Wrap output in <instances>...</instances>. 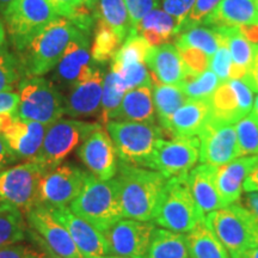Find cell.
<instances>
[{
    "label": "cell",
    "instance_id": "obj_1",
    "mask_svg": "<svg viewBox=\"0 0 258 258\" xmlns=\"http://www.w3.org/2000/svg\"><path fill=\"white\" fill-rule=\"evenodd\" d=\"M114 178L123 218L152 222L163 199L166 177L156 170L118 160Z\"/></svg>",
    "mask_w": 258,
    "mask_h": 258
},
{
    "label": "cell",
    "instance_id": "obj_2",
    "mask_svg": "<svg viewBox=\"0 0 258 258\" xmlns=\"http://www.w3.org/2000/svg\"><path fill=\"white\" fill-rule=\"evenodd\" d=\"M69 207L103 234L123 219L115 178L102 180L92 173H88L82 191Z\"/></svg>",
    "mask_w": 258,
    "mask_h": 258
},
{
    "label": "cell",
    "instance_id": "obj_3",
    "mask_svg": "<svg viewBox=\"0 0 258 258\" xmlns=\"http://www.w3.org/2000/svg\"><path fill=\"white\" fill-rule=\"evenodd\" d=\"M80 30L67 18H56L17 53L28 77L49 73L55 69L67 46Z\"/></svg>",
    "mask_w": 258,
    "mask_h": 258
},
{
    "label": "cell",
    "instance_id": "obj_4",
    "mask_svg": "<svg viewBox=\"0 0 258 258\" xmlns=\"http://www.w3.org/2000/svg\"><path fill=\"white\" fill-rule=\"evenodd\" d=\"M206 215L199 208L188 185L186 175L167 178L163 199L153 224L164 230L188 233Z\"/></svg>",
    "mask_w": 258,
    "mask_h": 258
},
{
    "label": "cell",
    "instance_id": "obj_5",
    "mask_svg": "<svg viewBox=\"0 0 258 258\" xmlns=\"http://www.w3.org/2000/svg\"><path fill=\"white\" fill-rule=\"evenodd\" d=\"M18 118L50 125L64 114V96L44 77H27L18 85Z\"/></svg>",
    "mask_w": 258,
    "mask_h": 258
},
{
    "label": "cell",
    "instance_id": "obj_6",
    "mask_svg": "<svg viewBox=\"0 0 258 258\" xmlns=\"http://www.w3.org/2000/svg\"><path fill=\"white\" fill-rule=\"evenodd\" d=\"M105 129L114 143L118 160L148 169L157 141L163 139V128L145 122L111 120L106 122Z\"/></svg>",
    "mask_w": 258,
    "mask_h": 258
},
{
    "label": "cell",
    "instance_id": "obj_7",
    "mask_svg": "<svg viewBox=\"0 0 258 258\" xmlns=\"http://www.w3.org/2000/svg\"><path fill=\"white\" fill-rule=\"evenodd\" d=\"M59 18L47 0H14L3 12V22L16 53H21L38 32Z\"/></svg>",
    "mask_w": 258,
    "mask_h": 258
},
{
    "label": "cell",
    "instance_id": "obj_8",
    "mask_svg": "<svg viewBox=\"0 0 258 258\" xmlns=\"http://www.w3.org/2000/svg\"><path fill=\"white\" fill-rule=\"evenodd\" d=\"M205 222L228 253L258 244L257 220L240 203L208 213Z\"/></svg>",
    "mask_w": 258,
    "mask_h": 258
},
{
    "label": "cell",
    "instance_id": "obj_9",
    "mask_svg": "<svg viewBox=\"0 0 258 258\" xmlns=\"http://www.w3.org/2000/svg\"><path fill=\"white\" fill-rule=\"evenodd\" d=\"M47 171L48 167L35 158L3 170L0 172V198L15 205L25 214L40 203V183Z\"/></svg>",
    "mask_w": 258,
    "mask_h": 258
},
{
    "label": "cell",
    "instance_id": "obj_10",
    "mask_svg": "<svg viewBox=\"0 0 258 258\" xmlns=\"http://www.w3.org/2000/svg\"><path fill=\"white\" fill-rule=\"evenodd\" d=\"M99 123L74 118H60L48 125L41 151L35 159L53 169L84 143L86 138L99 127Z\"/></svg>",
    "mask_w": 258,
    "mask_h": 258
},
{
    "label": "cell",
    "instance_id": "obj_11",
    "mask_svg": "<svg viewBox=\"0 0 258 258\" xmlns=\"http://www.w3.org/2000/svg\"><path fill=\"white\" fill-rule=\"evenodd\" d=\"M200 159L198 138L159 139L154 147L148 169L156 170L166 178L188 175Z\"/></svg>",
    "mask_w": 258,
    "mask_h": 258
},
{
    "label": "cell",
    "instance_id": "obj_12",
    "mask_svg": "<svg viewBox=\"0 0 258 258\" xmlns=\"http://www.w3.org/2000/svg\"><path fill=\"white\" fill-rule=\"evenodd\" d=\"M91 57L90 36L79 31L70 42L54 69L50 80L60 91H70L77 84L89 78L97 67Z\"/></svg>",
    "mask_w": 258,
    "mask_h": 258
},
{
    "label": "cell",
    "instance_id": "obj_13",
    "mask_svg": "<svg viewBox=\"0 0 258 258\" xmlns=\"http://www.w3.org/2000/svg\"><path fill=\"white\" fill-rule=\"evenodd\" d=\"M88 172L72 164H60L48 170L40 183L38 199L47 207L70 206L82 191Z\"/></svg>",
    "mask_w": 258,
    "mask_h": 258
},
{
    "label": "cell",
    "instance_id": "obj_14",
    "mask_svg": "<svg viewBox=\"0 0 258 258\" xmlns=\"http://www.w3.org/2000/svg\"><path fill=\"white\" fill-rule=\"evenodd\" d=\"M253 101L252 90L241 79L220 83L209 97L211 118L222 123L235 124L252 111Z\"/></svg>",
    "mask_w": 258,
    "mask_h": 258
},
{
    "label": "cell",
    "instance_id": "obj_15",
    "mask_svg": "<svg viewBox=\"0 0 258 258\" xmlns=\"http://www.w3.org/2000/svg\"><path fill=\"white\" fill-rule=\"evenodd\" d=\"M156 225L153 222L121 219L104 235L110 252L122 258H146Z\"/></svg>",
    "mask_w": 258,
    "mask_h": 258
},
{
    "label": "cell",
    "instance_id": "obj_16",
    "mask_svg": "<svg viewBox=\"0 0 258 258\" xmlns=\"http://www.w3.org/2000/svg\"><path fill=\"white\" fill-rule=\"evenodd\" d=\"M198 139L201 163L220 166L240 157L235 124L209 118Z\"/></svg>",
    "mask_w": 258,
    "mask_h": 258
},
{
    "label": "cell",
    "instance_id": "obj_17",
    "mask_svg": "<svg viewBox=\"0 0 258 258\" xmlns=\"http://www.w3.org/2000/svg\"><path fill=\"white\" fill-rule=\"evenodd\" d=\"M32 231L43 240L51 252L60 258H85L78 250L69 231L56 220L43 205L32 207L25 213Z\"/></svg>",
    "mask_w": 258,
    "mask_h": 258
},
{
    "label": "cell",
    "instance_id": "obj_18",
    "mask_svg": "<svg viewBox=\"0 0 258 258\" xmlns=\"http://www.w3.org/2000/svg\"><path fill=\"white\" fill-rule=\"evenodd\" d=\"M78 157L90 173L102 180L112 179L117 172V153L106 129L99 125L78 148Z\"/></svg>",
    "mask_w": 258,
    "mask_h": 258
},
{
    "label": "cell",
    "instance_id": "obj_19",
    "mask_svg": "<svg viewBox=\"0 0 258 258\" xmlns=\"http://www.w3.org/2000/svg\"><path fill=\"white\" fill-rule=\"evenodd\" d=\"M50 214L69 231L78 250L85 258L103 257L111 254L110 246L105 235L96 230L93 226L84 219L77 217L69 206L61 207H47Z\"/></svg>",
    "mask_w": 258,
    "mask_h": 258
},
{
    "label": "cell",
    "instance_id": "obj_20",
    "mask_svg": "<svg viewBox=\"0 0 258 258\" xmlns=\"http://www.w3.org/2000/svg\"><path fill=\"white\" fill-rule=\"evenodd\" d=\"M97 64L89 78L77 84L64 97V114L70 117H92L101 114L104 72Z\"/></svg>",
    "mask_w": 258,
    "mask_h": 258
},
{
    "label": "cell",
    "instance_id": "obj_21",
    "mask_svg": "<svg viewBox=\"0 0 258 258\" xmlns=\"http://www.w3.org/2000/svg\"><path fill=\"white\" fill-rule=\"evenodd\" d=\"M147 69L153 76V82L180 88L189 76L184 61L175 43H164L151 47L145 59Z\"/></svg>",
    "mask_w": 258,
    "mask_h": 258
},
{
    "label": "cell",
    "instance_id": "obj_22",
    "mask_svg": "<svg viewBox=\"0 0 258 258\" xmlns=\"http://www.w3.org/2000/svg\"><path fill=\"white\" fill-rule=\"evenodd\" d=\"M48 125L16 117L2 132L16 160L34 159L40 153Z\"/></svg>",
    "mask_w": 258,
    "mask_h": 258
},
{
    "label": "cell",
    "instance_id": "obj_23",
    "mask_svg": "<svg viewBox=\"0 0 258 258\" xmlns=\"http://www.w3.org/2000/svg\"><path fill=\"white\" fill-rule=\"evenodd\" d=\"M258 156H245L217 166V186L222 201V207L239 201L246 177L256 166Z\"/></svg>",
    "mask_w": 258,
    "mask_h": 258
},
{
    "label": "cell",
    "instance_id": "obj_24",
    "mask_svg": "<svg viewBox=\"0 0 258 258\" xmlns=\"http://www.w3.org/2000/svg\"><path fill=\"white\" fill-rule=\"evenodd\" d=\"M209 118V98L188 99V102L173 112L163 131L173 134L175 138H198Z\"/></svg>",
    "mask_w": 258,
    "mask_h": 258
},
{
    "label": "cell",
    "instance_id": "obj_25",
    "mask_svg": "<svg viewBox=\"0 0 258 258\" xmlns=\"http://www.w3.org/2000/svg\"><path fill=\"white\" fill-rule=\"evenodd\" d=\"M186 180L190 191L203 214L224 208L217 186V166L201 163L189 171Z\"/></svg>",
    "mask_w": 258,
    "mask_h": 258
},
{
    "label": "cell",
    "instance_id": "obj_26",
    "mask_svg": "<svg viewBox=\"0 0 258 258\" xmlns=\"http://www.w3.org/2000/svg\"><path fill=\"white\" fill-rule=\"evenodd\" d=\"M202 25L237 28L258 25V8L254 0H221Z\"/></svg>",
    "mask_w": 258,
    "mask_h": 258
},
{
    "label": "cell",
    "instance_id": "obj_27",
    "mask_svg": "<svg viewBox=\"0 0 258 258\" xmlns=\"http://www.w3.org/2000/svg\"><path fill=\"white\" fill-rule=\"evenodd\" d=\"M132 121L154 123L156 109L152 88L143 86L129 90L122 99L120 106L109 115L108 121Z\"/></svg>",
    "mask_w": 258,
    "mask_h": 258
},
{
    "label": "cell",
    "instance_id": "obj_28",
    "mask_svg": "<svg viewBox=\"0 0 258 258\" xmlns=\"http://www.w3.org/2000/svg\"><path fill=\"white\" fill-rule=\"evenodd\" d=\"M225 38L231 53L233 67L231 79H243L258 53V43H253L244 36L237 27H209Z\"/></svg>",
    "mask_w": 258,
    "mask_h": 258
},
{
    "label": "cell",
    "instance_id": "obj_29",
    "mask_svg": "<svg viewBox=\"0 0 258 258\" xmlns=\"http://www.w3.org/2000/svg\"><path fill=\"white\" fill-rule=\"evenodd\" d=\"M177 22L164 10L154 9L141 19L137 32L141 35L151 47L167 43L171 37L176 36Z\"/></svg>",
    "mask_w": 258,
    "mask_h": 258
},
{
    "label": "cell",
    "instance_id": "obj_30",
    "mask_svg": "<svg viewBox=\"0 0 258 258\" xmlns=\"http://www.w3.org/2000/svg\"><path fill=\"white\" fill-rule=\"evenodd\" d=\"M185 241L190 258H231L228 251L205 221L200 222L185 233Z\"/></svg>",
    "mask_w": 258,
    "mask_h": 258
},
{
    "label": "cell",
    "instance_id": "obj_31",
    "mask_svg": "<svg viewBox=\"0 0 258 258\" xmlns=\"http://www.w3.org/2000/svg\"><path fill=\"white\" fill-rule=\"evenodd\" d=\"M95 17L102 19L120 37L122 43L131 36L137 34L129 17L124 0H99L95 12Z\"/></svg>",
    "mask_w": 258,
    "mask_h": 258
},
{
    "label": "cell",
    "instance_id": "obj_32",
    "mask_svg": "<svg viewBox=\"0 0 258 258\" xmlns=\"http://www.w3.org/2000/svg\"><path fill=\"white\" fill-rule=\"evenodd\" d=\"M27 233L28 226L24 213L0 198V247L17 244L24 239Z\"/></svg>",
    "mask_w": 258,
    "mask_h": 258
},
{
    "label": "cell",
    "instance_id": "obj_33",
    "mask_svg": "<svg viewBox=\"0 0 258 258\" xmlns=\"http://www.w3.org/2000/svg\"><path fill=\"white\" fill-rule=\"evenodd\" d=\"M146 258H190L185 234L156 228Z\"/></svg>",
    "mask_w": 258,
    "mask_h": 258
},
{
    "label": "cell",
    "instance_id": "obj_34",
    "mask_svg": "<svg viewBox=\"0 0 258 258\" xmlns=\"http://www.w3.org/2000/svg\"><path fill=\"white\" fill-rule=\"evenodd\" d=\"M152 96L154 102L156 115L161 128H165L169 118L173 112L188 102V97L178 86L166 85L158 82L152 84Z\"/></svg>",
    "mask_w": 258,
    "mask_h": 258
},
{
    "label": "cell",
    "instance_id": "obj_35",
    "mask_svg": "<svg viewBox=\"0 0 258 258\" xmlns=\"http://www.w3.org/2000/svg\"><path fill=\"white\" fill-rule=\"evenodd\" d=\"M221 43V36L214 29L206 27V25H198L188 30L180 32L176 36L175 46L178 50L199 49L203 51L206 55L212 57L219 49Z\"/></svg>",
    "mask_w": 258,
    "mask_h": 258
},
{
    "label": "cell",
    "instance_id": "obj_36",
    "mask_svg": "<svg viewBox=\"0 0 258 258\" xmlns=\"http://www.w3.org/2000/svg\"><path fill=\"white\" fill-rule=\"evenodd\" d=\"M121 46L122 41L117 34L102 19L96 18L91 46V57L93 62L102 64L106 61H111Z\"/></svg>",
    "mask_w": 258,
    "mask_h": 258
},
{
    "label": "cell",
    "instance_id": "obj_37",
    "mask_svg": "<svg viewBox=\"0 0 258 258\" xmlns=\"http://www.w3.org/2000/svg\"><path fill=\"white\" fill-rule=\"evenodd\" d=\"M127 92V85H125L121 74L117 71L110 69L103 82L101 114H99V120L102 123L105 124L108 122L109 115L120 106L122 99Z\"/></svg>",
    "mask_w": 258,
    "mask_h": 258
},
{
    "label": "cell",
    "instance_id": "obj_38",
    "mask_svg": "<svg viewBox=\"0 0 258 258\" xmlns=\"http://www.w3.org/2000/svg\"><path fill=\"white\" fill-rule=\"evenodd\" d=\"M27 77L21 57L16 51L10 50L8 47L0 50V93L14 91Z\"/></svg>",
    "mask_w": 258,
    "mask_h": 258
},
{
    "label": "cell",
    "instance_id": "obj_39",
    "mask_svg": "<svg viewBox=\"0 0 258 258\" xmlns=\"http://www.w3.org/2000/svg\"><path fill=\"white\" fill-rule=\"evenodd\" d=\"M219 85L220 79L208 69L201 74L186 77L184 83L180 85V89L189 99H207L214 93Z\"/></svg>",
    "mask_w": 258,
    "mask_h": 258
},
{
    "label": "cell",
    "instance_id": "obj_40",
    "mask_svg": "<svg viewBox=\"0 0 258 258\" xmlns=\"http://www.w3.org/2000/svg\"><path fill=\"white\" fill-rule=\"evenodd\" d=\"M240 157L258 156V117L252 111L235 123Z\"/></svg>",
    "mask_w": 258,
    "mask_h": 258
},
{
    "label": "cell",
    "instance_id": "obj_41",
    "mask_svg": "<svg viewBox=\"0 0 258 258\" xmlns=\"http://www.w3.org/2000/svg\"><path fill=\"white\" fill-rule=\"evenodd\" d=\"M150 48L151 46L141 35H131L122 43L121 48L111 60V64L122 67L137 62H145Z\"/></svg>",
    "mask_w": 258,
    "mask_h": 258
},
{
    "label": "cell",
    "instance_id": "obj_42",
    "mask_svg": "<svg viewBox=\"0 0 258 258\" xmlns=\"http://www.w3.org/2000/svg\"><path fill=\"white\" fill-rule=\"evenodd\" d=\"M110 69L117 71L121 74L125 85H127L128 91L133 89L143 88V86L152 88L153 79L151 77L150 70L147 69L145 62H137L122 67L110 63Z\"/></svg>",
    "mask_w": 258,
    "mask_h": 258
},
{
    "label": "cell",
    "instance_id": "obj_43",
    "mask_svg": "<svg viewBox=\"0 0 258 258\" xmlns=\"http://www.w3.org/2000/svg\"><path fill=\"white\" fill-rule=\"evenodd\" d=\"M221 0H195V4L190 10L189 15L186 16L182 24L179 25L176 31V36L180 32L188 30L198 25H202L206 18L217 9V6L220 4Z\"/></svg>",
    "mask_w": 258,
    "mask_h": 258
},
{
    "label": "cell",
    "instance_id": "obj_44",
    "mask_svg": "<svg viewBox=\"0 0 258 258\" xmlns=\"http://www.w3.org/2000/svg\"><path fill=\"white\" fill-rule=\"evenodd\" d=\"M232 67H233V62H232L231 53L226 44L225 38L221 36L220 47L209 61V70L215 73V76L220 79V83H224L231 79Z\"/></svg>",
    "mask_w": 258,
    "mask_h": 258
},
{
    "label": "cell",
    "instance_id": "obj_45",
    "mask_svg": "<svg viewBox=\"0 0 258 258\" xmlns=\"http://www.w3.org/2000/svg\"><path fill=\"white\" fill-rule=\"evenodd\" d=\"M179 53L182 55L183 61H184L186 69H188L189 76L201 74L209 69L211 57L206 55L203 51L194 49V48H189V49L179 50Z\"/></svg>",
    "mask_w": 258,
    "mask_h": 258
},
{
    "label": "cell",
    "instance_id": "obj_46",
    "mask_svg": "<svg viewBox=\"0 0 258 258\" xmlns=\"http://www.w3.org/2000/svg\"><path fill=\"white\" fill-rule=\"evenodd\" d=\"M124 3L134 30L137 31V27L141 19L147 14H150L152 10L159 8L161 0H124Z\"/></svg>",
    "mask_w": 258,
    "mask_h": 258
},
{
    "label": "cell",
    "instance_id": "obj_47",
    "mask_svg": "<svg viewBox=\"0 0 258 258\" xmlns=\"http://www.w3.org/2000/svg\"><path fill=\"white\" fill-rule=\"evenodd\" d=\"M194 4H195V0H161L164 11L176 19L177 29L184 22Z\"/></svg>",
    "mask_w": 258,
    "mask_h": 258
},
{
    "label": "cell",
    "instance_id": "obj_48",
    "mask_svg": "<svg viewBox=\"0 0 258 258\" xmlns=\"http://www.w3.org/2000/svg\"><path fill=\"white\" fill-rule=\"evenodd\" d=\"M44 252V250L40 251L28 245L12 244L0 247V258H42Z\"/></svg>",
    "mask_w": 258,
    "mask_h": 258
},
{
    "label": "cell",
    "instance_id": "obj_49",
    "mask_svg": "<svg viewBox=\"0 0 258 258\" xmlns=\"http://www.w3.org/2000/svg\"><path fill=\"white\" fill-rule=\"evenodd\" d=\"M47 2L55 10L57 15L67 19L72 17L79 9L85 6L83 0H47Z\"/></svg>",
    "mask_w": 258,
    "mask_h": 258
},
{
    "label": "cell",
    "instance_id": "obj_50",
    "mask_svg": "<svg viewBox=\"0 0 258 258\" xmlns=\"http://www.w3.org/2000/svg\"><path fill=\"white\" fill-rule=\"evenodd\" d=\"M19 104V95L16 91H6L0 93V116L17 114Z\"/></svg>",
    "mask_w": 258,
    "mask_h": 258
},
{
    "label": "cell",
    "instance_id": "obj_51",
    "mask_svg": "<svg viewBox=\"0 0 258 258\" xmlns=\"http://www.w3.org/2000/svg\"><path fill=\"white\" fill-rule=\"evenodd\" d=\"M241 80L252 90L253 93L258 95V53L254 56L252 64H251L250 69L247 70L246 74H245L244 78Z\"/></svg>",
    "mask_w": 258,
    "mask_h": 258
},
{
    "label": "cell",
    "instance_id": "obj_52",
    "mask_svg": "<svg viewBox=\"0 0 258 258\" xmlns=\"http://www.w3.org/2000/svg\"><path fill=\"white\" fill-rule=\"evenodd\" d=\"M239 203L244 208H246L252 217L258 221V191L245 192L244 196L241 195Z\"/></svg>",
    "mask_w": 258,
    "mask_h": 258
},
{
    "label": "cell",
    "instance_id": "obj_53",
    "mask_svg": "<svg viewBox=\"0 0 258 258\" xmlns=\"http://www.w3.org/2000/svg\"><path fill=\"white\" fill-rule=\"evenodd\" d=\"M14 161H16L15 157L12 156L4 137L0 134V172L5 170V167L14 163Z\"/></svg>",
    "mask_w": 258,
    "mask_h": 258
},
{
    "label": "cell",
    "instance_id": "obj_54",
    "mask_svg": "<svg viewBox=\"0 0 258 258\" xmlns=\"http://www.w3.org/2000/svg\"><path fill=\"white\" fill-rule=\"evenodd\" d=\"M244 192H251V191H258V161L253 170L251 171L250 175L245 179L243 185Z\"/></svg>",
    "mask_w": 258,
    "mask_h": 258
},
{
    "label": "cell",
    "instance_id": "obj_55",
    "mask_svg": "<svg viewBox=\"0 0 258 258\" xmlns=\"http://www.w3.org/2000/svg\"><path fill=\"white\" fill-rule=\"evenodd\" d=\"M231 258H258V244L230 253Z\"/></svg>",
    "mask_w": 258,
    "mask_h": 258
},
{
    "label": "cell",
    "instance_id": "obj_56",
    "mask_svg": "<svg viewBox=\"0 0 258 258\" xmlns=\"http://www.w3.org/2000/svg\"><path fill=\"white\" fill-rule=\"evenodd\" d=\"M5 47H8V41H6V30L5 25L3 19L0 18V50L4 49Z\"/></svg>",
    "mask_w": 258,
    "mask_h": 258
},
{
    "label": "cell",
    "instance_id": "obj_57",
    "mask_svg": "<svg viewBox=\"0 0 258 258\" xmlns=\"http://www.w3.org/2000/svg\"><path fill=\"white\" fill-rule=\"evenodd\" d=\"M98 2L99 0H83L84 5H85L86 8L90 10V11L93 12V15H95L97 6H98Z\"/></svg>",
    "mask_w": 258,
    "mask_h": 258
},
{
    "label": "cell",
    "instance_id": "obj_58",
    "mask_svg": "<svg viewBox=\"0 0 258 258\" xmlns=\"http://www.w3.org/2000/svg\"><path fill=\"white\" fill-rule=\"evenodd\" d=\"M42 246L44 247V251H46V252H44V254H43V257H42V258H60V257H57L55 253L51 252V251H50L49 249H48V247H47L44 244L42 245Z\"/></svg>",
    "mask_w": 258,
    "mask_h": 258
},
{
    "label": "cell",
    "instance_id": "obj_59",
    "mask_svg": "<svg viewBox=\"0 0 258 258\" xmlns=\"http://www.w3.org/2000/svg\"><path fill=\"white\" fill-rule=\"evenodd\" d=\"M14 0H0V12H4Z\"/></svg>",
    "mask_w": 258,
    "mask_h": 258
},
{
    "label": "cell",
    "instance_id": "obj_60",
    "mask_svg": "<svg viewBox=\"0 0 258 258\" xmlns=\"http://www.w3.org/2000/svg\"><path fill=\"white\" fill-rule=\"evenodd\" d=\"M252 112L258 117V95L254 97L253 101V108H252Z\"/></svg>",
    "mask_w": 258,
    "mask_h": 258
},
{
    "label": "cell",
    "instance_id": "obj_61",
    "mask_svg": "<svg viewBox=\"0 0 258 258\" xmlns=\"http://www.w3.org/2000/svg\"><path fill=\"white\" fill-rule=\"evenodd\" d=\"M92 258H122V257L115 256V254H109V256H103V257H92Z\"/></svg>",
    "mask_w": 258,
    "mask_h": 258
},
{
    "label": "cell",
    "instance_id": "obj_62",
    "mask_svg": "<svg viewBox=\"0 0 258 258\" xmlns=\"http://www.w3.org/2000/svg\"><path fill=\"white\" fill-rule=\"evenodd\" d=\"M257 238H258V221H257Z\"/></svg>",
    "mask_w": 258,
    "mask_h": 258
},
{
    "label": "cell",
    "instance_id": "obj_63",
    "mask_svg": "<svg viewBox=\"0 0 258 258\" xmlns=\"http://www.w3.org/2000/svg\"><path fill=\"white\" fill-rule=\"evenodd\" d=\"M254 3H256V5H257V8H258V0H254Z\"/></svg>",
    "mask_w": 258,
    "mask_h": 258
}]
</instances>
